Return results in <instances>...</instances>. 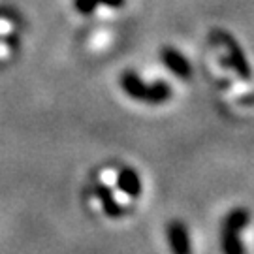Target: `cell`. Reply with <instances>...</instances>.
I'll return each mask as SVG.
<instances>
[{
  "instance_id": "obj_1",
  "label": "cell",
  "mask_w": 254,
  "mask_h": 254,
  "mask_svg": "<svg viewBox=\"0 0 254 254\" xmlns=\"http://www.w3.org/2000/svg\"><path fill=\"white\" fill-rule=\"evenodd\" d=\"M251 215L245 207H234L226 215L220 230V247L226 254H243L245 245L241 243V232L249 226Z\"/></svg>"
},
{
  "instance_id": "obj_2",
  "label": "cell",
  "mask_w": 254,
  "mask_h": 254,
  "mask_svg": "<svg viewBox=\"0 0 254 254\" xmlns=\"http://www.w3.org/2000/svg\"><path fill=\"white\" fill-rule=\"evenodd\" d=\"M220 40H222L224 47L228 49V55L224 57V64L237 73L239 79L251 81L253 79V70H251V64L247 61V55L241 49L239 42L234 36H230L228 32H220Z\"/></svg>"
},
{
  "instance_id": "obj_3",
  "label": "cell",
  "mask_w": 254,
  "mask_h": 254,
  "mask_svg": "<svg viewBox=\"0 0 254 254\" xmlns=\"http://www.w3.org/2000/svg\"><path fill=\"white\" fill-rule=\"evenodd\" d=\"M160 61H162L164 66H166L175 77H179L183 81H187V79L192 77L190 63H189V59H187L179 49H175V47H164L162 51H160Z\"/></svg>"
},
{
  "instance_id": "obj_4",
  "label": "cell",
  "mask_w": 254,
  "mask_h": 254,
  "mask_svg": "<svg viewBox=\"0 0 254 254\" xmlns=\"http://www.w3.org/2000/svg\"><path fill=\"white\" fill-rule=\"evenodd\" d=\"M168 243L173 254H189L190 253V237L189 230L181 220H172L168 226Z\"/></svg>"
},
{
  "instance_id": "obj_5",
  "label": "cell",
  "mask_w": 254,
  "mask_h": 254,
  "mask_svg": "<svg viewBox=\"0 0 254 254\" xmlns=\"http://www.w3.org/2000/svg\"><path fill=\"white\" fill-rule=\"evenodd\" d=\"M94 192H96L98 201L102 203L104 213H106L109 218H121L123 215H125V207L119 203L117 196H115V192H113V189H111L109 185H106V183H98L96 189H94Z\"/></svg>"
},
{
  "instance_id": "obj_6",
  "label": "cell",
  "mask_w": 254,
  "mask_h": 254,
  "mask_svg": "<svg viewBox=\"0 0 254 254\" xmlns=\"http://www.w3.org/2000/svg\"><path fill=\"white\" fill-rule=\"evenodd\" d=\"M117 189L132 200L141 196V179L134 168H123L117 173Z\"/></svg>"
},
{
  "instance_id": "obj_7",
  "label": "cell",
  "mask_w": 254,
  "mask_h": 254,
  "mask_svg": "<svg viewBox=\"0 0 254 254\" xmlns=\"http://www.w3.org/2000/svg\"><path fill=\"white\" fill-rule=\"evenodd\" d=\"M121 87L127 96H130L132 100L137 102H145V94H147V83L141 79V75H137L136 72L132 70H127V72L121 75Z\"/></svg>"
},
{
  "instance_id": "obj_8",
  "label": "cell",
  "mask_w": 254,
  "mask_h": 254,
  "mask_svg": "<svg viewBox=\"0 0 254 254\" xmlns=\"http://www.w3.org/2000/svg\"><path fill=\"white\" fill-rule=\"evenodd\" d=\"M173 96L172 85L166 81V79H156L151 85H147V94H145V104L151 106H160L166 104Z\"/></svg>"
},
{
  "instance_id": "obj_9",
  "label": "cell",
  "mask_w": 254,
  "mask_h": 254,
  "mask_svg": "<svg viewBox=\"0 0 254 254\" xmlns=\"http://www.w3.org/2000/svg\"><path fill=\"white\" fill-rule=\"evenodd\" d=\"M96 6H98L96 0H75V8L79 9L83 15H91L96 9Z\"/></svg>"
},
{
  "instance_id": "obj_10",
  "label": "cell",
  "mask_w": 254,
  "mask_h": 254,
  "mask_svg": "<svg viewBox=\"0 0 254 254\" xmlns=\"http://www.w3.org/2000/svg\"><path fill=\"white\" fill-rule=\"evenodd\" d=\"M96 2L108 6V8H123L125 6V0H96Z\"/></svg>"
}]
</instances>
